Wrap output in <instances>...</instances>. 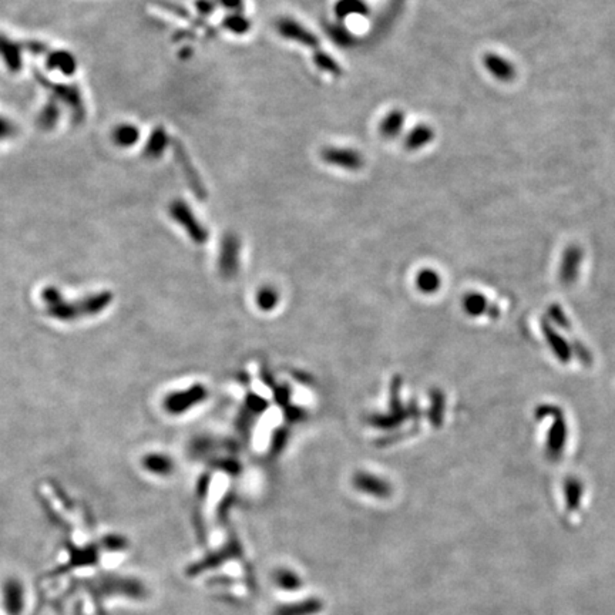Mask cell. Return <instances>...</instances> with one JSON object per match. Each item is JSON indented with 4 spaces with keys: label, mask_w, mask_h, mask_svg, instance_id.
Wrapping results in <instances>:
<instances>
[{
    "label": "cell",
    "mask_w": 615,
    "mask_h": 615,
    "mask_svg": "<svg viewBox=\"0 0 615 615\" xmlns=\"http://www.w3.org/2000/svg\"><path fill=\"white\" fill-rule=\"evenodd\" d=\"M356 487L362 491L378 497H386L389 494V486L385 482L368 476V474H360V476H357Z\"/></svg>",
    "instance_id": "cell-15"
},
{
    "label": "cell",
    "mask_w": 615,
    "mask_h": 615,
    "mask_svg": "<svg viewBox=\"0 0 615 615\" xmlns=\"http://www.w3.org/2000/svg\"><path fill=\"white\" fill-rule=\"evenodd\" d=\"M275 295H272V294H269V292H262V295H261V305L262 306H271L273 302H275V298H273Z\"/></svg>",
    "instance_id": "cell-25"
},
{
    "label": "cell",
    "mask_w": 615,
    "mask_h": 615,
    "mask_svg": "<svg viewBox=\"0 0 615 615\" xmlns=\"http://www.w3.org/2000/svg\"><path fill=\"white\" fill-rule=\"evenodd\" d=\"M138 135H140L138 130L134 126H131V124H126V126L119 127L116 130V134H115L116 142L119 144H121V146H131V144H134L137 140H138Z\"/></svg>",
    "instance_id": "cell-20"
},
{
    "label": "cell",
    "mask_w": 615,
    "mask_h": 615,
    "mask_svg": "<svg viewBox=\"0 0 615 615\" xmlns=\"http://www.w3.org/2000/svg\"><path fill=\"white\" fill-rule=\"evenodd\" d=\"M217 2L233 13H239L244 9V0H217Z\"/></svg>",
    "instance_id": "cell-22"
},
{
    "label": "cell",
    "mask_w": 615,
    "mask_h": 615,
    "mask_svg": "<svg viewBox=\"0 0 615 615\" xmlns=\"http://www.w3.org/2000/svg\"><path fill=\"white\" fill-rule=\"evenodd\" d=\"M433 138H435V131L430 126L417 124L407 133L403 144L407 151H417L426 147L429 143H432Z\"/></svg>",
    "instance_id": "cell-10"
},
{
    "label": "cell",
    "mask_w": 615,
    "mask_h": 615,
    "mask_svg": "<svg viewBox=\"0 0 615 615\" xmlns=\"http://www.w3.org/2000/svg\"><path fill=\"white\" fill-rule=\"evenodd\" d=\"M167 144H169V135H167L164 128H157L146 146V153L149 157L151 158H157L160 155H162V153L167 149Z\"/></svg>",
    "instance_id": "cell-17"
},
{
    "label": "cell",
    "mask_w": 615,
    "mask_h": 615,
    "mask_svg": "<svg viewBox=\"0 0 615 615\" xmlns=\"http://www.w3.org/2000/svg\"><path fill=\"white\" fill-rule=\"evenodd\" d=\"M195 8H197V10L201 15L210 16L215 10V2L214 0H197V2H195Z\"/></svg>",
    "instance_id": "cell-23"
},
{
    "label": "cell",
    "mask_w": 615,
    "mask_h": 615,
    "mask_svg": "<svg viewBox=\"0 0 615 615\" xmlns=\"http://www.w3.org/2000/svg\"><path fill=\"white\" fill-rule=\"evenodd\" d=\"M103 585L104 587H101V590H104L107 594H120L134 600H142L147 596L146 587L138 580L133 578H111Z\"/></svg>",
    "instance_id": "cell-7"
},
{
    "label": "cell",
    "mask_w": 615,
    "mask_h": 615,
    "mask_svg": "<svg viewBox=\"0 0 615 615\" xmlns=\"http://www.w3.org/2000/svg\"><path fill=\"white\" fill-rule=\"evenodd\" d=\"M405 113L399 108L390 110L389 113L383 117L379 126V131L383 138L386 140H395L403 130L405 126Z\"/></svg>",
    "instance_id": "cell-11"
},
{
    "label": "cell",
    "mask_w": 615,
    "mask_h": 615,
    "mask_svg": "<svg viewBox=\"0 0 615 615\" xmlns=\"http://www.w3.org/2000/svg\"><path fill=\"white\" fill-rule=\"evenodd\" d=\"M276 31L283 37L306 47H318L319 44V39L311 31H308L299 22L291 17L279 19L276 22Z\"/></svg>",
    "instance_id": "cell-5"
},
{
    "label": "cell",
    "mask_w": 615,
    "mask_h": 615,
    "mask_svg": "<svg viewBox=\"0 0 615 615\" xmlns=\"http://www.w3.org/2000/svg\"><path fill=\"white\" fill-rule=\"evenodd\" d=\"M323 162L348 171H359L363 167V157L359 151L341 147H325L321 151Z\"/></svg>",
    "instance_id": "cell-4"
},
{
    "label": "cell",
    "mask_w": 615,
    "mask_h": 615,
    "mask_svg": "<svg viewBox=\"0 0 615 615\" xmlns=\"http://www.w3.org/2000/svg\"><path fill=\"white\" fill-rule=\"evenodd\" d=\"M222 26L234 35H245L251 29V22L241 13H231L222 20Z\"/></svg>",
    "instance_id": "cell-18"
},
{
    "label": "cell",
    "mask_w": 615,
    "mask_h": 615,
    "mask_svg": "<svg viewBox=\"0 0 615 615\" xmlns=\"http://www.w3.org/2000/svg\"><path fill=\"white\" fill-rule=\"evenodd\" d=\"M314 63L317 65L318 69H321L322 71L332 74L335 77H341L344 76V69L339 66V63L335 60L332 56H329L328 53L322 51V50H317L314 53Z\"/></svg>",
    "instance_id": "cell-16"
},
{
    "label": "cell",
    "mask_w": 615,
    "mask_h": 615,
    "mask_svg": "<svg viewBox=\"0 0 615 615\" xmlns=\"http://www.w3.org/2000/svg\"><path fill=\"white\" fill-rule=\"evenodd\" d=\"M241 557H242L241 543L233 534L230 537L228 543L224 546L221 550H217V551L208 554L207 557H204L203 560H200L197 563H192L191 566H188L187 575L188 577H197V575L203 574L204 571L212 570L215 567L222 566L224 563H227L230 560H234V558H241Z\"/></svg>",
    "instance_id": "cell-1"
},
{
    "label": "cell",
    "mask_w": 615,
    "mask_h": 615,
    "mask_svg": "<svg viewBox=\"0 0 615 615\" xmlns=\"http://www.w3.org/2000/svg\"><path fill=\"white\" fill-rule=\"evenodd\" d=\"M238 251H239V242L235 235L230 234L224 238L222 253H221V265L224 269L231 271L237 267Z\"/></svg>",
    "instance_id": "cell-12"
},
{
    "label": "cell",
    "mask_w": 615,
    "mask_h": 615,
    "mask_svg": "<svg viewBox=\"0 0 615 615\" xmlns=\"http://www.w3.org/2000/svg\"><path fill=\"white\" fill-rule=\"evenodd\" d=\"M273 581L279 589L285 591H296L303 584L302 578L289 568H278L273 573Z\"/></svg>",
    "instance_id": "cell-14"
},
{
    "label": "cell",
    "mask_w": 615,
    "mask_h": 615,
    "mask_svg": "<svg viewBox=\"0 0 615 615\" xmlns=\"http://www.w3.org/2000/svg\"><path fill=\"white\" fill-rule=\"evenodd\" d=\"M323 609V601L317 597H310L298 603L284 604L275 608L273 615H317Z\"/></svg>",
    "instance_id": "cell-9"
},
{
    "label": "cell",
    "mask_w": 615,
    "mask_h": 615,
    "mask_svg": "<svg viewBox=\"0 0 615 615\" xmlns=\"http://www.w3.org/2000/svg\"><path fill=\"white\" fill-rule=\"evenodd\" d=\"M10 134H13V127L5 119H0V138L9 137Z\"/></svg>",
    "instance_id": "cell-24"
},
{
    "label": "cell",
    "mask_w": 615,
    "mask_h": 615,
    "mask_svg": "<svg viewBox=\"0 0 615 615\" xmlns=\"http://www.w3.org/2000/svg\"><path fill=\"white\" fill-rule=\"evenodd\" d=\"M174 155H176V160L180 165V169L183 170L185 181H187L188 187L191 188V191L195 194V197H197L199 200H207L208 191H207L200 174L197 173V169L194 167L189 155L184 150V146H181L178 142H174Z\"/></svg>",
    "instance_id": "cell-3"
},
{
    "label": "cell",
    "mask_w": 615,
    "mask_h": 615,
    "mask_svg": "<svg viewBox=\"0 0 615 615\" xmlns=\"http://www.w3.org/2000/svg\"><path fill=\"white\" fill-rule=\"evenodd\" d=\"M483 65L486 70L501 83H512L517 76L516 66L497 53H486L483 56Z\"/></svg>",
    "instance_id": "cell-8"
},
{
    "label": "cell",
    "mask_w": 615,
    "mask_h": 615,
    "mask_svg": "<svg viewBox=\"0 0 615 615\" xmlns=\"http://www.w3.org/2000/svg\"><path fill=\"white\" fill-rule=\"evenodd\" d=\"M335 13L339 19L365 16L369 13V8L363 0H338L337 5H335Z\"/></svg>",
    "instance_id": "cell-13"
},
{
    "label": "cell",
    "mask_w": 615,
    "mask_h": 615,
    "mask_svg": "<svg viewBox=\"0 0 615 615\" xmlns=\"http://www.w3.org/2000/svg\"><path fill=\"white\" fill-rule=\"evenodd\" d=\"M417 283L423 289H432L435 285H437V276L432 271H423L419 275Z\"/></svg>",
    "instance_id": "cell-21"
},
{
    "label": "cell",
    "mask_w": 615,
    "mask_h": 615,
    "mask_svg": "<svg viewBox=\"0 0 615 615\" xmlns=\"http://www.w3.org/2000/svg\"><path fill=\"white\" fill-rule=\"evenodd\" d=\"M24 587L16 577H9L2 585V603L8 615H20L24 608Z\"/></svg>",
    "instance_id": "cell-6"
},
{
    "label": "cell",
    "mask_w": 615,
    "mask_h": 615,
    "mask_svg": "<svg viewBox=\"0 0 615 615\" xmlns=\"http://www.w3.org/2000/svg\"><path fill=\"white\" fill-rule=\"evenodd\" d=\"M329 36H330V39L335 43L339 44V46H344V47H348L353 42L352 33L346 29L344 24H333V26H330L329 27Z\"/></svg>",
    "instance_id": "cell-19"
},
{
    "label": "cell",
    "mask_w": 615,
    "mask_h": 615,
    "mask_svg": "<svg viewBox=\"0 0 615 615\" xmlns=\"http://www.w3.org/2000/svg\"><path fill=\"white\" fill-rule=\"evenodd\" d=\"M170 214L171 217L185 228V231L191 235V238L195 242H205L208 238V233L207 230L201 226L199 222V219L195 218V215L192 214V211L189 210V207L187 205V203L177 200L174 203L170 204Z\"/></svg>",
    "instance_id": "cell-2"
}]
</instances>
